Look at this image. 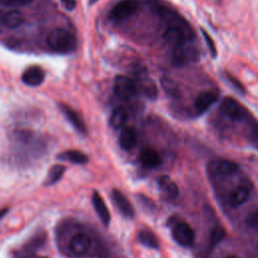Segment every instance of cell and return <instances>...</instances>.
<instances>
[{"mask_svg":"<svg viewBox=\"0 0 258 258\" xmlns=\"http://www.w3.org/2000/svg\"><path fill=\"white\" fill-rule=\"evenodd\" d=\"M220 111L224 116L234 122L247 124L254 118L251 112L244 105L231 97H227L221 102Z\"/></svg>","mask_w":258,"mask_h":258,"instance_id":"obj_1","label":"cell"},{"mask_svg":"<svg viewBox=\"0 0 258 258\" xmlns=\"http://www.w3.org/2000/svg\"><path fill=\"white\" fill-rule=\"evenodd\" d=\"M47 45L57 52H70L76 48V38L69 31L55 28L46 37Z\"/></svg>","mask_w":258,"mask_h":258,"instance_id":"obj_2","label":"cell"},{"mask_svg":"<svg viewBox=\"0 0 258 258\" xmlns=\"http://www.w3.org/2000/svg\"><path fill=\"white\" fill-rule=\"evenodd\" d=\"M240 171L239 165L226 158L214 159L208 164V173L213 180H222L232 177Z\"/></svg>","mask_w":258,"mask_h":258,"instance_id":"obj_3","label":"cell"},{"mask_svg":"<svg viewBox=\"0 0 258 258\" xmlns=\"http://www.w3.org/2000/svg\"><path fill=\"white\" fill-rule=\"evenodd\" d=\"M163 37L168 44L173 46V48L187 43L192 38L191 30L180 25L169 26L165 30Z\"/></svg>","mask_w":258,"mask_h":258,"instance_id":"obj_4","label":"cell"},{"mask_svg":"<svg viewBox=\"0 0 258 258\" xmlns=\"http://www.w3.org/2000/svg\"><path fill=\"white\" fill-rule=\"evenodd\" d=\"M174 241L183 247H189L195 241V231L186 222H177L171 229Z\"/></svg>","mask_w":258,"mask_h":258,"instance_id":"obj_5","label":"cell"},{"mask_svg":"<svg viewBox=\"0 0 258 258\" xmlns=\"http://www.w3.org/2000/svg\"><path fill=\"white\" fill-rule=\"evenodd\" d=\"M138 8V0H121L119 1L110 12V17L113 20H123L134 14Z\"/></svg>","mask_w":258,"mask_h":258,"instance_id":"obj_6","label":"cell"},{"mask_svg":"<svg viewBox=\"0 0 258 258\" xmlns=\"http://www.w3.org/2000/svg\"><path fill=\"white\" fill-rule=\"evenodd\" d=\"M219 99V92L217 90H206L201 92L195 99V111L201 115L204 114L210 107H212Z\"/></svg>","mask_w":258,"mask_h":258,"instance_id":"obj_7","label":"cell"},{"mask_svg":"<svg viewBox=\"0 0 258 258\" xmlns=\"http://www.w3.org/2000/svg\"><path fill=\"white\" fill-rule=\"evenodd\" d=\"M92 245L91 237L86 233H78L72 237L69 243V248L71 252L77 256H85L90 250Z\"/></svg>","mask_w":258,"mask_h":258,"instance_id":"obj_8","label":"cell"},{"mask_svg":"<svg viewBox=\"0 0 258 258\" xmlns=\"http://www.w3.org/2000/svg\"><path fill=\"white\" fill-rule=\"evenodd\" d=\"M136 84L128 77L119 75L114 81V92L121 99H129L136 92Z\"/></svg>","mask_w":258,"mask_h":258,"instance_id":"obj_9","label":"cell"},{"mask_svg":"<svg viewBox=\"0 0 258 258\" xmlns=\"http://www.w3.org/2000/svg\"><path fill=\"white\" fill-rule=\"evenodd\" d=\"M112 200L114 202V205L117 207L119 212L126 218L132 219L135 215L134 209L129 202V200L117 188H114L112 190Z\"/></svg>","mask_w":258,"mask_h":258,"instance_id":"obj_10","label":"cell"},{"mask_svg":"<svg viewBox=\"0 0 258 258\" xmlns=\"http://www.w3.org/2000/svg\"><path fill=\"white\" fill-rule=\"evenodd\" d=\"M198 52L195 49L194 46L185 43L181 46L175 47L173 49V53H172V60L174 62V64L176 66H181L184 64L187 61L194 60L197 56Z\"/></svg>","mask_w":258,"mask_h":258,"instance_id":"obj_11","label":"cell"},{"mask_svg":"<svg viewBox=\"0 0 258 258\" xmlns=\"http://www.w3.org/2000/svg\"><path fill=\"white\" fill-rule=\"evenodd\" d=\"M250 196V186L248 183H241L233 188L229 196H228V204L233 207L237 208L244 204Z\"/></svg>","mask_w":258,"mask_h":258,"instance_id":"obj_12","label":"cell"},{"mask_svg":"<svg viewBox=\"0 0 258 258\" xmlns=\"http://www.w3.org/2000/svg\"><path fill=\"white\" fill-rule=\"evenodd\" d=\"M24 22V15L15 9L0 11V23L8 28H16Z\"/></svg>","mask_w":258,"mask_h":258,"instance_id":"obj_13","label":"cell"},{"mask_svg":"<svg viewBox=\"0 0 258 258\" xmlns=\"http://www.w3.org/2000/svg\"><path fill=\"white\" fill-rule=\"evenodd\" d=\"M92 203H93L95 211H96L98 217L100 218V220L102 221V223L105 226H108L111 221V215H110V212L107 208V205H106L104 199L100 196V194L98 191L93 192Z\"/></svg>","mask_w":258,"mask_h":258,"instance_id":"obj_14","label":"cell"},{"mask_svg":"<svg viewBox=\"0 0 258 258\" xmlns=\"http://www.w3.org/2000/svg\"><path fill=\"white\" fill-rule=\"evenodd\" d=\"M59 108H60L61 112L63 113V115L66 116V118L68 119V121L73 125V127L78 132H80L81 134H86L87 133L86 126H85L83 120L81 119L79 114L73 108H71L69 105L63 104V103L59 104Z\"/></svg>","mask_w":258,"mask_h":258,"instance_id":"obj_15","label":"cell"},{"mask_svg":"<svg viewBox=\"0 0 258 258\" xmlns=\"http://www.w3.org/2000/svg\"><path fill=\"white\" fill-rule=\"evenodd\" d=\"M22 82L27 86H39L44 80V72L39 67H30L22 74Z\"/></svg>","mask_w":258,"mask_h":258,"instance_id":"obj_16","label":"cell"},{"mask_svg":"<svg viewBox=\"0 0 258 258\" xmlns=\"http://www.w3.org/2000/svg\"><path fill=\"white\" fill-rule=\"evenodd\" d=\"M160 191L169 200H173L178 196V187L176 183L167 175H161L157 179Z\"/></svg>","mask_w":258,"mask_h":258,"instance_id":"obj_17","label":"cell"},{"mask_svg":"<svg viewBox=\"0 0 258 258\" xmlns=\"http://www.w3.org/2000/svg\"><path fill=\"white\" fill-rule=\"evenodd\" d=\"M140 160L146 167L153 168L161 163V157L159 153L152 147H145L140 153Z\"/></svg>","mask_w":258,"mask_h":258,"instance_id":"obj_18","label":"cell"},{"mask_svg":"<svg viewBox=\"0 0 258 258\" xmlns=\"http://www.w3.org/2000/svg\"><path fill=\"white\" fill-rule=\"evenodd\" d=\"M120 146L124 150H130L135 147L137 143V133L131 127H126L122 130L120 137H119Z\"/></svg>","mask_w":258,"mask_h":258,"instance_id":"obj_19","label":"cell"},{"mask_svg":"<svg viewBox=\"0 0 258 258\" xmlns=\"http://www.w3.org/2000/svg\"><path fill=\"white\" fill-rule=\"evenodd\" d=\"M58 159L67 160L76 164H85L88 162L89 157L82 151L79 150H67L57 155Z\"/></svg>","mask_w":258,"mask_h":258,"instance_id":"obj_20","label":"cell"},{"mask_svg":"<svg viewBox=\"0 0 258 258\" xmlns=\"http://www.w3.org/2000/svg\"><path fill=\"white\" fill-rule=\"evenodd\" d=\"M138 241L144 245L147 248L151 249H158L159 248V242L157 237L149 230H141L137 234Z\"/></svg>","mask_w":258,"mask_h":258,"instance_id":"obj_21","label":"cell"},{"mask_svg":"<svg viewBox=\"0 0 258 258\" xmlns=\"http://www.w3.org/2000/svg\"><path fill=\"white\" fill-rule=\"evenodd\" d=\"M246 138L248 142L258 150V121L253 118L246 124Z\"/></svg>","mask_w":258,"mask_h":258,"instance_id":"obj_22","label":"cell"},{"mask_svg":"<svg viewBox=\"0 0 258 258\" xmlns=\"http://www.w3.org/2000/svg\"><path fill=\"white\" fill-rule=\"evenodd\" d=\"M138 87L145 97H147L148 99H151V100L156 99L157 89H156L154 82H152L150 79L143 78V79L139 80Z\"/></svg>","mask_w":258,"mask_h":258,"instance_id":"obj_23","label":"cell"},{"mask_svg":"<svg viewBox=\"0 0 258 258\" xmlns=\"http://www.w3.org/2000/svg\"><path fill=\"white\" fill-rule=\"evenodd\" d=\"M127 121V112L123 107H117L113 110L110 117V124L113 128L118 129L125 125Z\"/></svg>","mask_w":258,"mask_h":258,"instance_id":"obj_24","label":"cell"},{"mask_svg":"<svg viewBox=\"0 0 258 258\" xmlns=\"http://www.w3.org/2000/svg\"><path fill=\"white\" fill-rule=\"evenodd\" d=\"M66 171V166L61 165V164H54L50 167L47 176H46V180L44 181L45 185H51L53 183H55L56 181H58L61 176L63 175Z\"/></svg>","mask_w":258,"mask_h":258,"instance_id":"obj_25","label":"cell"},{"mask_svg":"<svg viewBox=\"0 0 258 258\" xmlns=\"http://www.w3.org/2000/svg\"><path fill=\"white\" fill-rule=\"evenodd\" d=\"M161 86L163 88V90L166 92L167 95H169L170 97H173V98H177L179 97V90H178V87L177 85L169 78H162L161 79Z\"/></svg>","mask_w":258,"mask_h":258,"instance_id":"obj_26","label":"cell"},{"mask_svg":"<svg viewBox=\"0 0 258 258\" xmlns=\"http://www.w3.org/2000/svg\"><path fill=\"white\" fill-rule=\"evenodd\" d=\"M226 236V232L224 230V228L217 226L215 227L210 234V246L211 247H215L217 244H219L224 237Z\"/></svg>","mask_w":258,"mask_h":258,"instance_id":"obj_27","label":"cell"},{"mask_svg":"<svg viewBox=\"0 0 258 258\" xmlns=\"http://www.w3.org/2000/svg\"><path fill=\"white\" fill-rule=\"evenodd\" d=\"M225 78L227 79V81L234 87V89L236 90V91H238L240 94H245L246 93V89L244 88V86H243V84L236 78V77H234V76H232L231 74H229V73H225Z\"/></svg>","mask_w":258,"mask_h":258,"instance_id":"obj_28","label":"cell"},{"mask_svg":"<svg viewBox=\"0 0 258 258\" xmlns=\"http://www.w3.org/2000/svg\"><path fill=\"white\" fill-rule=\"evenodd\" d=\"M202 33H203V35H204L205 41L207 42L208 48H209V50H210V52H211V55L213 56V58L217 57L218 52H217V48H216V45H215V42H214L213 38L207 33V31H206L205 29H202Z\"/></svg>","mask_w":258,"mask_h":258,"instance_id":"obj_29","label":"cell"},{"mask_svg":"<svg viewBox=\"0 0 258 258\" xmlns=\"http://www.w3.org/2000/svg\"><path fill=\"white\" fill-rule=\"evenodd\" d=\"M245 222H246L247 226H249L250 228L258 230V209L253 211V212H251L247 216Z\"/></svg>","mask_w":258,"mask_h":258,"instance_id":"obj_30","label":"cell"},{"mask_svg":"<svg viewBox=\"0 0 258 258\" xmlns=\"http://www.w3.org/2000/svg\"><path fill=\"white\" fill-rule=\"evenodd\" d=\"M32 0H0V4L7 6H24L29 4Z\"/></svg>","mask_w":258,"mask_h":258,"instance_id":"obj_31","label":"cell"},{"mask_svg":"<svg viewBox=\"0 0 258 258\" xmlns=\"http://www.w3.org/2000/svg\"><path fill=\"white\" fill-rule=\"evenodd\" d=\"M60 2L62 4V6L69 11H73L77 7L76 0H60Z\"/></svg>","mask_w":258,"mask_h":258,"instance_id":"obj_32","label":"cell"},{"mask_svg":"<svg viewBox=\"0 0 258 258\" xmlns=\"http://www.w3.org/2000/svg\"><path fill=\"white\" fill-rule=\"evenodd\" d=\"M7 211H8V209H2V210L0 211V219H1V218H3V217L6 215Z\"/></svg>","mask_w":258,"mask_h":258,"instance_id":"obj_33","label":"cell"},{"mask_svg":"<svg viewBox=\"0 0 258 258\" xmlns=\"http://www.w3.org/2000/svg\"><path fill=\"white\" fill-rule=\"evenodd\" d=\"M96 1H98V0H90V4H93V3H95Z\"/></svg>","mask_w":258,"mask_h":258,"instance_id":"obj_34","label":"cell"},{"mask_svg":"<svg viewBox=\"0 0 258 258\" xmlns=\"http://www.w3.org/2000/svg\"><path fill=\"white\" fill-rule=\"evenodd\" d=\"M227 258H239V257H237V256H228Z\"/></svg>","mask_w":258,"mask_h":258,"instance_id":"obj_35","label":"cell"}]
</instances>
